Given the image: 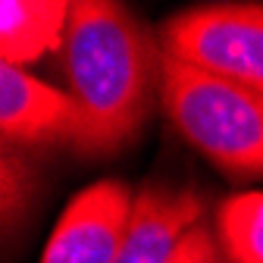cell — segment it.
<instances>
[{"label":"cell","instance_id":"cell-9","mask_svg":"<svg viewBox=\"0 0 263 263\" xmlns=\"http://www.w3.org/2000/svg\"><path fill=\"white\" fill-rule=\"evenodd\" d=\"M170 263H226V254L216 241V235L204 222H197L194 229H188L185 238L176 245Z\"/></svg>","mask_w":263,"mask_h":263},{"label":"cell","instance_id":"cell-3","mask_svg":"<svg viewBox=\"0 0 263 263\" xmlns=\"http://www.w3.org/2000/svg\"><path fill=\"white\" fill-rule=\"evenodd\" d=\"M160 47L207 76L263 94V7L257 4L185 10L163 25Z\"/></svg>","mask_w":263,"mask_h":263},{"label":"cell","instance_id":"cell-6","mask_svg":"<svg viewBox=\"0 0 263 263\" xmlns=\"http://www.w3.org/2000/svg\"><path fill=\"white\" fill-rule=\"evenodd\" d=\"M201 210L204 201L194 191L163 185L141 188L116 263H170L185 232L201 222Z\"/></svg>","mask_w":263,"mask_h":263},{"label":"cell","instance_id":"cell-1","mask_svg":"<svg viewBox=\"0 0 263 263\" xmlns=\"http://www.w3.org/2000/svg\"><path fill=\"white\" fill-rule=\"evenodd\" d=\"M79 154H113L141 132L163 82V47L119 4L79 0L63 41Z\"/></svg>","mask_w":263,"mask_h":263},{"label":"cell","instance_id":"cell-5","mask_svg":"<svg viewBox=\"0 0 263 263\" xmlns=\"http://www.w3.org/2000/svg\"><path fill=\"white\" fill-rule=\"evenodd\" d=\"M0 132L4 144H72L79 135V113L69 91L0 63Z\"/></svg>","mask_w":263,"mask_h":263},{"label":"cell","instance_id":"cell-2","mask_svg":"<svg viewBox=\"0 0 263 263\" xmlns=\"http://www.w3.org/2000/svg\"><path fill=\"white\" fill-rule=\"evenodd\" d=\"M160 101L170 122L232 176H263V94L163 53Z\"/></svg>","mask_w":263,"mask_h":263},{"label":"cell","instance_id":"cell-4","mask_svg":"<svg viewBox=\"0 0 263 263\" xmlns=\"http://www.w3.org/2000/svg\"><path fill=\"white\" fill-rule=\"evenodd\" d=\"M135 194L122 182H97L63 210L41 263H116Z\"/></svg>","mask_w":263,"mask_h":263},{"label":"cell","instance_id":"cell-10","mask_svg":"<svg viewBox=\"0 0 263 263\" xmlns=\"http://www.w3.org/2000/svg\"><path fill=\"white\" fill-rule=\"evenodd\" d=\"M28 191H31V176L13 154H4V219L10 226V219L16 213L25 210L28 204Z\"/></svg>","mask_w":263,"mask_h":263},{"label":"cell","instance_id":"cell-8","mask_svg":"<svg viewBox=\"0 0 263 263\" xmlns=\"http://www.w3.org/2000/svg\"><path fill=\"white\" fill-rule=\"evenodd\" d=\"M216 232L229 263H263V191H241L222 201Z\"/></svg>","mask_w":263,"mask_h":263},{"label":"cell","instance_id":"cell-7","mask_svg":"<svg viewBox=\"0 0 263 263\" xmlns=\"http://www.w3.org/2000/svg\"><path fill=\"white\" fill-rule=\"evenodd\" d=\"M72 4L63 0H4L0 4V57L22 69L66 41Z\"/></svg>","mask_w":263,"mask_h":263}]
</instances>
